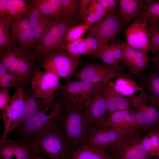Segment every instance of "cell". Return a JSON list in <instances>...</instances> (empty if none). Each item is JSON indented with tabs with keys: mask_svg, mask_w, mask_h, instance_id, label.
<instances>
[{
	"mask_svg": "<svg viewBox=\"0 0 159 159\" xmlns=\"http://www.w3.org/2000/svg\"><path fill=\"white\" fill-rule=\"evenodd\" d=\"M27 141L37 156L43 153L49 159H70L75 150L58 125L39 132Z\"/></svg>",
	"mask_w": 159,
	"mask_h": 159,
	"instance_id": "1",
	"label": "cell"
},
{
	"mask_svg": "<svg viewBox=\"0 0 159 159\" xmlns=\"http://www.w3.org/2000/svg\"><path fill=\"white\" fill-rule=\"evenodd\" d=\"M83 107L68 102L58 125L76 150L85 144L94 126L85 117Z\"/></svg>",
	"mask_w": 159,
	"mask_h": 159,
	"instance_id": "2",
	"label": "cell"
},
{
	"mask_svg": "<svg viewBox=\"0 0 159 159\" xmlns=\"http://www.w3.org/2000/svg\"><path fill=\"white\" fill-rule=\"evenodd\" d=\"M62 96L46 105L21 127L15 130L19 136L18 140L27 141L39 132L58 124L68 102Z\"/></svg>",
	"mask_w": 159,
	"mask_h": 159,
	"instance_id": "3",
	"label": "cell"
},
{
	"mask_svg": "<svg viewBox=\"0 0 159 159\" xmlns=\"http://www.w3.org/2000/svg\"><path fill=\"white\" fill-rule=\"evenodd\" d=\"M37 60L34 54L22 48L17 43L0 55V62L14 74L22 87L30 81L34 72L38 70Z\"/></svg>",
	"mask_w": 159,
	"mask_h": 159,
	"instance_id": "4",
	"label": "cell"
},
{
	"mask_svg": "<svg viewBox=\"0 0 159 159\" xmlns=\"http://www.w3.org/2000/svg\"><path fill=\"white\" fill-rule=\"evenodd\" d=\"M132 106L139 130L149 132L159 128V106L145 90L131 97Z\"/></svg>",
	"mask_w": 159,
	"mask_h": 159,
	"instance_id": "5",
	"label": "cell"
},
{
	"mask_svg": "<svg viewBox=\"0 0 159 159\" xmlns=\"http://www.w3.org/2000/svg\"><path fill=\"white\" fill-rule=\"evenodd\" d=\"M142 131L138 130L125 135L105 149L110 159H151L142 144Z\"/></svg>",
	"mask_w": 159,
	"mask_h": 159,
	"instance_id": "6",
	"label": "cell"
},
{
	"mask_svg": "<svg viewBox=\"0 0 159 159\" xmlns=\"http://www.w3.org/2000/svg\"><path fill=\"white\" fill-rule=\"evenodd\" d=\"M124 26L118 7L107 12L104 17L90 26L88 33L96 38L103 48L113 42Z\"/></svg>",
	"mask_w": 159,
	"mask_h": 159,
	"instance_id": "7",
	"label": "cell"
},
{
	"mask_svg": "<svg viewBox=\"0 0 159 159\" xmlns=\"http://www.w3.org/2000/svg\"><path fill=\"white\" fill-rule=\"evenodd\" d=\"M45 71L52 72L60 78L70 79L80 66V57L74 56L59 48L44 59Z\"/></svg>",
	"mask_w": 159,
	"mask_h": 159,
	"instance_id": "8",
	"label": "cell"
},
{
	"mask_svg": "<svg viewBox=\"0 0 159 159\" xmlns=\"http://www.w3.org/2000/svg\"><path fill=\"white\" fill-rule=\"evenodd\" d=\"M70 79L61 84L58 96L62 95L69 102L82 107L105 84H94L80 80L72 81Z\"/></svg>",
	"mask_w": 159,
	"mask_h": 159,
	"instance_id": "9",
	"label": "cell"
},
{
	"mask_svg": "<svg viewBox=\"0 0 159 159\" xmlns=\"http://www.w3.org/2000/svg\"><path fill=\"white\" fill-rule=\"evenodd\" d=\"M71 27L69 22L63 20L58 21L52 26L41 42L34 47L32 53L38 60L42 61L59 48Z\"/></svg>",
	"mask_w": 159,
	"mask_h": 159,
	"instance_id": "10",
	"label": "cell"
},
{
	"mask_svg": "<svg viewBox=\"0 0 159 159\" xmlns=\"http://www.w3.org/2000/svg\"><path fill=\"white\" fill-rule=\"evenodd\" d=\"M120 77H131L128 74H122L120 70L114 67L93 62L77 71L72 77L92 84H102Z\"/></svg>",
	"mask_w": 159,
	"mask_h": 159,
	"instance_id": "11",
	"label": "cell"
},
{
	"mask_svg": "<svg viewBox=\"0 0 159 159\" xmlns=\"http://www.w3.org/2000/svg\"><path fill=\"white\" fill-rule=\"evenodd\" d=\"M59 79L52 72L37 70L31 79L30 88L43 96L49 104L59 96L58 92L61 85Z\"/></svg>",
	"mask_w": 159,
	"mask_h": 159,
	"instance_id": "12",
	"label": "cell"
},
{
	"mask_svg": "<svg viewBox=\"0 0 159 159\" xmlns=\"http://www.w3.org/2000/svg\"><path fill=\"white\" fill-rule=\"evenodd\" d=\"M24 95L23 87L16 88L15 92L11 97L6 108L1 112V117L4 124L1 139L7 138L9 132L16 127L24 111Z\"/></svg>",
	"mask_w": 159,
	"mask_h": 159,
	"instance_id": "13",
	"label": "cell"
},
{
	"mask_svg": "<svg viewBox=\"0 0 159 159\" xmlns=\"http://www.w3.org/2000/svg\"><path fill=\"white\" fill-rule=\"evenodd\" d=\"M137 130L100 125L94 127L85 144L105 150L122 136Z\"/></svg>",
	"mask_w": 159,
	"mask_h": 159,
	"instance_id": "14",
	"label": "cell"
},
{
	"mask_svg": "<svg viewBox=\"0 0 159 159\" xmlns=\"http://www.w3.org/2000/svg\"><path fill=\"white\" fill-rule=\"evenodd\" d=\"M148 24L146 20L140 17L126 29V43L130 47L148 53L152 52Z\"/></svg>",
	"mask_w": 159,
	"mask_h": 159,
	"instance_id": "15",
	"label": "cell"
},
{
	"mask_svg": "<svg viewBox=\"0 0 159 159\" xmlns=\"http://www.w3.org/2000/svg\"><path fill=\"white\" fill-rule=\"evenodd\" d=\"M105 84L85 104L83 108L85 117L94 127L99 126L105 120L106 106L103 92Z\"/></svg>",
	"mask_w": 159,
	"mask_h": 159,
	"instance_id": "16",
	"label": "cell"
},
{
	"mask_svg": "<svg viewBox=\"0 0 159 159\" xmlns=\"http://www.w3.org/2000/svg\"><path fill=\"white\" fill-rule=\"evenodd\" d=\"M30 6L31 8L25 15L33 29L37 45L41 42L52 26L59 21L42 14L35 6Z\"/></svg>",
	"mask_w": 159,
	"mask_h": 159,
	"instance_id": "17",
	"label": "cell"
},
{
	"mask_svg": "<svg viewBox=\"0 0 159 159\" xmlns=\"http://www.w3.org/2000/svg\"><path fill=\"white\" fill-rule=\"evenodd\" d=\"M121 43L124 49L122 62L129 70L128 74L131 77L142 74L150 61L148 53L132 48L126 42H121Z\"/></svg>",
	"mask_w": 159,
	"mask_h": 159,
	"instance_id": "18",
	"label": "cell"
},
{
	"mask_svg": "<svg viewBox=\"0 0 159 159\" xmlns=\"http://www.w3.org/2000/svg\"><path fill=\"white\" fill-rule=\"evenodd\" d=\"M48 104V102L43 96L31 88L24 90L23 112L16 127L14 130L21 127Z\"/></svg>",
	"mask_w": 159,
	"mask_h": 159,
	"instance_id": "19",
	"label": "cell"
},
{
	"mask_svg": "<svg viewBox=\"0 0 159 159\" xmlns=\"http://www.w3.org/2000/svg\"><path fill=\"white\" fill-rule=\"evenodd\" d=\"M124 49L120 41L111 42L91 56L104 64L114 67L120 70L119 64L124 59Z\"/></svg>",
	"mask_w": 159,
	"mask_h": 159,
	"instance_id": "20",
	"label": "cell"
},
{
	"mask_svg": "<svg viewBox=\"0 0 159 159\" xmlns=\"http://www.w3.org/2000/svg\"><path fill=\"white\" fill-rule=\"evenodd\" d=\"M103 92L106 102V114L109 117L116 112L131 109V97L120 95L108 82L105 85Z\"/></svg>",
	"mask_w": 159,
	"mask_h": 159,
	"instance_id": "21",
	"label": "cell"
},
{
	"mask_svg": "<svg viewBox=\"0 0 159 159\" xmlns=\"http://www.w3.org/2000/svg\"><path fill=\"white\" fill-rule=\"evenodd\" d=\"M99 125L126 129L139 130L134 112L131 109L115 112Z\"/></svg>",
	"mask_w": 159,
	"mask_h": 159,
	"instance_id": "22",
	"label": "cell"
},
{
	"mask_svg": "<svg viewBox=\"0 0 159 159\" xmlns=\"http://www.w3.org/2000/svg\"><path fill=\"white\" fill-rule=\"evenodd\" d=\"M137 76L141 86L150 94L151 97L159 106V69L154 64L149 72Z\"/></svg>",
	"mask_w": 159,
	"mask_h": 159,
	"instance_id": "23",
	"label": "cell"
},
{
	"mask_svg": "<svg viewBox=\"0 0 159 159\" xmlns=\"http://www.w3.org/2000/svg\"><path fill=\"white\" fill-rule=\"evenodd\" d=\"M145 1V0H119L117 7L123 26L127 25L132 19L140 16Z\"/></svg>",
	"mask_w": 159,
	"mask_h": 159,
	"instance_id": "24",
	"label": "cell"
},
{
	"mask_svg": "<svg viewBox=\"0 0 159 159\" xmlns=\"http://www.w3.org/2000/svg\"><path fill=\"white\" fill-rule=\"evenodd\" d=\"M111 87L122 96L131 97L136 93L144 89L129 77H120L114 81L108 82Z\"/></svg>",
	"mask_w": 159,
	"mask_h": 159,
	"instance_id": "25",
	"label": "cell"
},
{
	"mask_svg": "<svg viewBox=\"0 0 159 159\" xmlns=\"http://www.w3.org/2000/svg\"><path fill=\"white\" fill-rule=\"evenodd\" d=\"M30 5L36 7L42 14L62 20L60 0H33L29 1Z\"/></svg>",
	"mask_w": 159,
	"mask_h": 159,
	"instance_id": "26",
	"label": "cell"
},
{
	"mask_svg": "<svg viewBox=\"0 0 159 159\" xmlns=\"http://www.w3.org/2000/svg\"><path fill=\"white\" fill-rule=\"evenodd\" d=\"M70 159H110L103 148L84 144L73 152Z\"/></svg>",
	"mask_w": 159,
	"mask_h": 159,
	"instance_id": "27",
	"label": "cell"
},
{
	"mask_svg": "<svg viewBox=\"0 0 159 159\" xmlns=\"http://www.w3.org/2000/svg\"><path fill=\"white\" fill-rule=\"evenodd\" d=\"M11 16L0 17V55L12 47L16 42L9 34L10 22Z\"/></svg>",
	"mask_w": 159,
	"mask_h": 159,
	"instance_id": "28",
	"label": "cell"
},
{
	"mask_svg": "<svg viewBox=\"0 0 159 159\" xmlns=\"http://www.w3.org/2000/svg\"><path fill=\"white\" fill-rule=\"evenodd\" d=\"M138 17L146 20L148 26H159V0H145L143 10Z\"/></svg>",
	"mask_w": 159,
	"mask_h": 159,
	"instance_id": "29",
	"label": "cell"
},
{
	"mask_svg": "<svg viewBox=\"0 0 159 159\" xmlns=\"http://www.w3.org/2000/svg\"><path fill=\"white\" fill-rule=\"evenodd\" d=\"M20 87H23L16 75L0 62V90Z\"/></svg>",
	"mask_w": 159,
	"mask_h": 159,
	"instance_id": "30",
	"label": "cell"
},
{
	"mask_svg": "<svg viewBox=\"0 0 159 159\" xmlns=\"http://www.w3.org/2000/svg\"><path fill=\"white\" fill-rule=\"evenodd\" d=\"M62 20L68 22L76 20L80 0H60Z\"/></svg>",
	"mask_w": 159,
	"mask_h": 159,
	"instance_id": "31",
	"label": "cell"
},
{
	"mask_svg": "<svg viewBox=\"0 0 159 159\" xmlns=\"http://www.w3.org/2000/svg\"><path fill=\"white\" fill-rule=\"evenodd\" d=\"M10 28L12 30L11 34L16 42L23 49L32 52L33 48L30 44L27 37L22 29L14 20L11 16L10 22Z\"/></svg>",
	"mask_w": 159,
	"mask_h": 159,
	"instance_id": "32",
	"label": "cell"
},
{
	"mask_svg": "<svg viewBox=\"0 0 159 159\" xmlns=\"http://www.w3.org/2000/svg\"><path fill=\"white\" fill-rule=\"evenodd\" d=\"M31 7L23 0H8L5 16L15 17L24 15Z\"/></svg>",
	"mask_w": 159,
	"mask_h": 159,
	"instance_id": "33",
	"label": "cell"
},
{
	"mask_svg": "<svg viewBox=\"0 0 159 159\" xmlns=\"http://www.w3.org/2000/svg\"><path fill=\"white\" fill-rule=\"evenodd\" d=\"M15 159H37L39 157L33 151L28 141L18 140L14 151Z\"/></svg>",
	"mask_w": 159,
	"mask_h": 159,
	"instance_id": "34",
	"label": "cell"
},
{
	"mask_svg": "<svg viewBox=\"0 0 159 159\" xmlns=\"http://www.w3.org/2000/svg\"><path fill=\"white\" fill-rule=\"evenodd\" d=\"M13 19L25 33L34 49L37 44L33 31L27 17L24 15L13 17Z\"/></svg>",
	"mask_w": 159,
	"mask_h": 159,
	"instance_id": "35",
	"label": "cell"
},
{
	"mask_svg": "<svg viewBox=\"0 0 159 159\" xmlns=\"http://www.w3.org/2000/svg\"><path fill=\"white\" fill-rule=\"evenodd\" d=\"M89 27L84 24L71 26L66 34L63 44L71 42L82 38L83 35L88 31Z\"/></svg>",
	"mask_w": 159,
	"mask_h": 159,
	"instance_id": "36",
	"label": "cell"
},
{
	"mask_svg": "<svg viewBox=\"0 0 159 159\" xmlns=\"http://www.w3.org/2000/svg\"><path fill=\"white\" fill-rule=\"evenodd\" d=\"M16 141L7 139L0 141V159H13Z\"/></svg>",
	"mask_w": 159,
	"mask_h": 159,
	"instance_id": "37",
	"label": "cell"
},
{
	"mask_svg": "<svg viewBox=\"0 0 159 159\" xmlns=\"http://www.w3.org/2000/svg\"><path fill=\"white\" fill-rule=\"evenodd\" d=\"M151 52L154 55L159 53V26H148Z\"/></svg>",
	"mask_w": 159,
	"mask_h": 159,
	"instance_id": "38",
	"label": "cell"
},
{
	"mask_svg": "<svg viewBox=\"0 0 159 159\" xmlns=\"http://www.w3.org/2000/svg\"><path fill=\"white\" fill-rule=\"evenodd\" d=\"M84 38H81L71 42L64 43L59 48L64 49L74 56L80 57L79 46Z\"/></svg>",
	"mask_w": 159,
	"mask_h": 159,
	"instance_id": "39",
	"label": "cell"
},
{
	"mask_svg": "<svg viewBox=\"0 0 159 159\" xmlns=\"http://www.w3.org/2000/svg\"><path fill=\"white\" fill-rule=\"evenodd\" d=\"M107 12L102 6L98 0H91L88 8L86 15L96 13L105 16Z\"/></svg>",
	"mask_w": 159,
	"mask_h": 159,
	"instance_id": "40",
	"label": "cell"
},
{
	"mask_svg": "<svg viewBox=\"0 0 159 159\" xmlns=\"http://www.w3.org/2000/svg\"><path fill=\"white\" fill-rule=\"evenodd\" d=\"M92 53L91 56L102 48L99 40L88 33L85 38Z\"/></svg>",
	"mask_w": 159,
	"mask_h": 159,
	"instance_id": "41",
	"label": "cell"
},
{
	"mask_svg": "<svg viewBox=\"0 0 159 159\" xmlns=\"http://www.w3.org/2000/svg\"><path fill=\"white\" fill-rule=\"evenodd\" d=\"M9 90H0V110L4 112L10 102L11 97L9 93Z\"/></svg>",
	"mask_w": 159,
	"mask_h": 159,
	"instance_id": "42",
	"label": "cell"
},
{
	"mask_svg": "<svg viewBox=\"0 0 159 159\" xmlns=\"http://www.w3.org/2000/svg\"><path fill=\"white\" fill-rule=\"evenodd\" d=\"M150 137L151 145L150 156H155L159 145V136L157 132H150L148 134Z\"/></svg>",
	"mask_w": 159,
	"mask_h": 159,
	"instance_id": "43",
	"label": "cell"
},
{
	"mask_svg": "<svg viewBox=\"0 0 159 159\" xmlns=\"http://www.w3.org/2000/svg\"><path fill=\"white\" fill-rule=\"evenodd\" d=\"M91 0H81L76 20H83L86 15V12Z\"/></svg>",
	"mask_w": 159,
	"mask_h": 159,
	"instance_id": "44",
	"label": "cell"
},
{
	"mask_svg": "<svg viewBox=\"0 0 159 159\" xmlns=\"http://www.w3.org/2000/svg\"><path fill=\"white\" fill-rule=\"evenodd\" d=\"M102 7L107 12L115 9L118 4L119 0H98Z\"/></svg>",
	"mask_w": 159,
	"mask_h": 159,
	"instance_id": "45",
	"label": "cell"
},
{
	"mask_svg": "<svg viewBox=\"0 0 159 159\" xmlns=\"http://www.w3.org/2000/svg\"><path fill=\"white\" fill-rule=\"evenodd\" d=\"M105 16L98 14H93L89 15H86L83 20L84 24L90 26L93 24L101 20Z\"/></svg>",
	"mask_w": 159,
	"mask_h": 159,
	"instance_id": "46",
	"label": "cell"
},
{
	"mask_svg": "<svg viewBox=\"0 0 159 159\" xmlns=\"http://www.w3.org/2000/svg\"><path fill=\"white\" fill-rule=\"evenodd\" d=\"M79 52L80 56L89 54L91 55L92 53L89 45L85 38L80 43L79 48Z\"/></svg>",
	"mask_w": 159,
	"mask_h": 159,
	"instance_id": "47",
	"label": "cell"
},
{
	"mask_svg": "<svg viewBox=\"0 0 159 159\" xmlns=\"http://www.w3.org/2000/svg\"><path fill=\"white\" fill-rule=\"evenodd\" d=\"M141 143L146 151L151 156L150 153L151 149V142L150 139L148 134L143 137L141 139Z\"/></svg>",
	"mask_w": 159,
	"mask_h": 159,
	"instance_id": "48",
	"label": "cell"
},
{
	"mask_svg": "<svg viewBox=\"0 0 159 159\" xmlns=\"http://www.w3.org/2000/svg\"><path fill=\"white\" fill-rule=\"evenodd\" d=\"M8 0H0V17L5 16Z\"/></svg>",
	"mask_w": 159,
	"mask_h": 159,
	"instance_id": "49",
	"label": "cell"
},
{
	"mask_svg": "<svg viewBox=\"0 0 159 159\" xmlns=\"http://www.w3.org/2000/svg\"><path fill=\"white\" fill-rule=\"evenodd\" d=\"M150 60L152 61L154 63L159 64V53L154 57L150 58Z\"/></svg>",
	"mask_w": 159,
	"mask_h": 159,
	"instance_id": "50",
	"label": "cell"
},
{
	"mask_svg": "<svg viewBox=\"0 0 159 159\" xmlns=\"http://www.w3.org/2000/svg\"><path fill=\"white\" fill-rule=\"evenodd\" d=\"M157 133L159 135V133L158 132H157ZM155 156L159 157V141L158 147V148L157 152Z\"/></svg>",
	"mask_w": 159,
	"mask_h": 159,
	"instance_id": "51",
	"label": "cell"
},
{
	"mask_svg": "<svg viewBox=\"0 0 159 159\" xmlns=\"http://www.w3.org/2000/svg\"><path fill=\"white\" fill-rule=\"evenodd\" d=\"M37 159H47L45 158L43 156H39Z\"/></svg>",
	"mask_w": 159,
	"mask_h": 159,
	"instance_id": "52",
	"label": "cell"
},
{
	"mask_svg": "<svg viewBox=\"0 0 159 159\" xmlns=\"http://www.w3.org/2000/svg\"><path fill=\"white\" fill-rule=\"evenodd\" d=\"M154 64H155L159 69V64L155 63H154Z\"/></svg>",
	"mask_w": 159,
	"mask_h": 159,
	"instance_id": "53",
	"label": "cell"
},
{
	"mask_svg": "<svg viewBox=\"0 0 159 159\" xmlns=\"http://www.w3.org/2000/svg\"><path fill=\"white\" fill-rule=\"evenodd\" d=\"M157 132L159 133V128L158 129V131H157Z\"/></svg>",
	"mask_w": 159,
	"mask_h": 159,
	"instance_id": "54",
	"label": "cell"
},
{
	"mask_svg": "<svg viewBox=\"0 0 159 159\" xmlns=\"http://www.w3.org/2000/svg\"><path fill=\"white\" fill-rule=\"evenodd\" d=\"M153 158V157H152L151 159H153V158Z\"/></svg>",
	"mask_w": 159,
	"mask_h": 159,
	"instance_id": "55",
	"label": "cell"
}]
</instances>
